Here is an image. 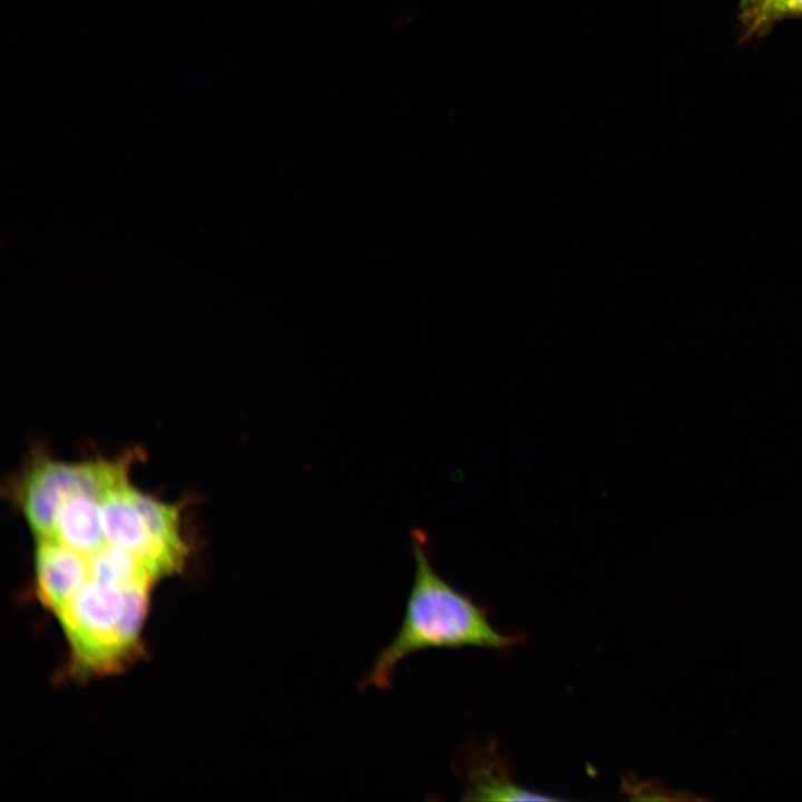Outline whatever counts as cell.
I'll list each match as a JSON object with an SVG mask.
<instances>
[{"label": "cell", "instance_id": "cell-1", "mask_svg": "<svg viewBox=\"0 0 802 802\" xmlns=\"http://www.w3.org/2000/svg\"><path fill=\"white\" fill-rule=\"evenodd\" d=\"M411 549L414 578L400 628L376 654L361 683L364 688L390 687L398 665L421 651L463 646L503 649L518 639L496 630L482 607L436 571L427 535L419 528L411 530Z\"/></svg>", "mask_w": 802, "mask_h": 802}, {"label": "cell", "instance_id": "cell-2", "mask_svg": "<svg viewBox=\"0 0 802 802\" xmlns=\"http://www.w3.org/2000/svg\"><path fill=\"white\" fill-rule=\"evenodd\" d=\"M125 602L123 587L90 577L57 614L78 673L114 671L135 652L120 632Z\"/></svg>", "mask_w": 802, "mask_h": 802}, {"label": "cell", "instance_id": "cell-3", "mask_svg": "<svg viewBox=\"0 0 802 802\" xmlns=\"http://www.w3.org/2000/svg\"><path fill=\"white\" fill-rule=\"evenodd\" d=\"M129 463L127 458L85 462L36 460L19 490V506L36 540L51 538L57 512L68 497L87 493L101 498L127 482Z\"/></svg>", "mask_w": 802, "mask_h": 802}, {"label": "cell", "instance_id": "cell-4", "mask_svg": "<svg viewBox=\"0 0 802 802\" xmlns=\"http://www.w3.org/2000/svg\"><path fill=\"white\" fill-rule=\"evenodd\" d=\"M129 495L139 510L148 535L144 566L156 580L182 569L187 546L179 524V508L163 502L131 485Z\"/></svg>", "mask_w": 802, "mask_h": 802}, {"label": "cell", "instance_id": "cell-5", "mask_svg": "<svg viewBox=\"0 0 802 802\" xmlns=\"http://www.w3.org/2000/svg\"><path fill=\"white\" fill-rule=\"evenodd\" d=\"M37 593L56 615L90 579L88 556L52 539H37L35 554Z\"/></svg>", "mask_w": 802, "mask_h": 802}, {"label": "cell", "instance_id": "cell-6", "mask_svg": "<svg viewBox=\"0 0 802 802\" xmlns=\"http://www.w3.org/2000/svg\"><path fill=\"white\" fill-rule=\"evenodd\" d=\"M464 799L478 801L555 800L550 795L517 785L506 761L490 745L470 750L464 761Z\"/></svg>", "mask_w": 802, "mask_h": 802}, {"label": "cell", "instance_id": "cell-7", "mask_svg": "<svg viewBox=\"0 0 802 802\" xmlns=\"http://www.w3.org/2000/svg\"><path fill=\"white\" fill-rule=\"evenodd\" d=\"M51 538L85 556L106 545L100 498L87 493L68 497L57 512Z\"/></svg>", "mask_w": 802, "mask_h": 802}, {"label": "cell", "instance_id": "cell-8", "mask_svg": "<svg viewBox=\"0 0 802 802\" xmlns=\"http://www.w3.org/2000/svg\"><path fill=\"white\" fill-rule=\"evenodd\" d=\"M129 480L100 498L107 542L123 547L143 563L148 549L144 519L129 495ZM144 565V564H143Z\"/></svg>", "mask_w": 802, "mask_h": 802}, {"label": "cell", "instance_id": "cell-9", "mask_svg": "<svg viewBox=\"0 0 802 802\" xmlns=\"http://www.w3.org/2000/svg\"><path fill=\"white\" fill-rule=\"evenodd\" d=\"M88 563L92 578L123 588L155 580L136 555L109 542L88 556Z\"/></svg>", "mask_w": 802, "mask_h": 802}, {"label": "cell", "instance_id": "cell-10", "mask_svg": "<svg viewBox=\"0 0 802 802\" xmlns=\"http://www.w3.org/2000/svg\"><path fill=\"white\" fill-rule=\"evenodd\" d=\"M742 9L746 28L756 32L780 19L802 16V0H743Z\"/></svg>", "mask_w": 802, "mask_h": 802}, {"label": "cell", "instance_id": "cell-11", "mask_svg": "<svg viewBox=\"0 0 802 802\" xmlns=\"http://www.w3.org/2000/svg\"><path fill=\"white\" fill-rule=\"evenodd\" d=\"M743 1V0H742Z\"/></svg>", "mask_w": 802, "mask_h": 802}]
</instances>
